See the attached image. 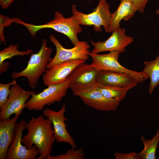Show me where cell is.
Masks as SVG:
<instances>
[{"label": "cell", "instance_id": "1", "mask_svg": "<svg viewBox=\"0 0 159 159\" xmlns=\"http://www.w3.org/2000/svg\"><path fill=\"white\" fill-rule=\"evenodd\" d=\"M52 122L40 115L36 117L33 116L26 123L25 130L27 134L22 138V143L28 149L34 145L39 152L38 159H45L50 155L53 143L56 140Z\"/></svg>", "mask_w": 159, "mask_h": 159}, {"label": "cell", "instance_id": "2", "mask_svg": "<svg viewBox=\"0 0 159 159\" xmlns=\"http://www.w3.org/2000/svg\"><path fill=\"white\" fill-rule=\"evenodd\" d=\"M15 22L24 25L27 29L32 37L36 35L40 30L44 28H52L67 37L74 45L79 41L77 37L78 34L81 32L82 28L77 19L73 15L67 18L58 11L54 13V17L52 20L46 24L35 25L22 21L17 18Z\"/></svg>", "mask_w": 159, "mask_h": 159}, {"label": "cell", "instance_id": "3", "mask_svg": "<svg viewBox=\"0 0 159 159\" xmlns=\"http://www.w3.org/2000/svg\"><path fill=\"white\" fill-rule=\"evenodd\" d=\"M47 39H42L40 49L36 53L31 54L26 67L19 72L12 73L13 79L26 77L30 87L33 89L36 87L39 78L45 72L49 63L53 59L51 57L53 50L51 47H47Z\"/></svg>", "mask_w": 159, "mask_h": 159}, {"label": "cell", "instance_id": "4", "mask_svg": "<svg viewBox=\"0 0 159 159\" xmlns=\"http://www.w3.org/2000/svg\"><path fill=\"white\" fill-rule=\"evenodd\" d=\"M69 84V80L67 78L60 83L49 85L41 92L32 95L26 102V108L30 110L40 111L46 105L60 102L67 94Z\"/></svg>", "mask_w": 159, "mask_h": 159}, {"label": "cell", "instance_id": "5", "mask_svg": "<svg viewBox=\"0 0 159 159\" xmlns=\"http://www.w3.org/2000/svg\"><path fill=\"white\" fill-rule=\"evenodd\" d=\"M110 9V5L106 0H100L97 7L89 14L78 11L74 4L72 7V15L77 19L80 25L94 26L93 29L96 32H101V26H102L106 32H108L112 14Z\"/></svg>", "mask_w": 159, "mask_h": 159}, {"label": "cell", "instance_id": "6", "mask_svg": "<svg viewBox=\"0 0 159 159\" xmlns=\"http://www.w3.org/2000/svg\"><path fill=\"white\" fill-rule=\"evenodd\" d=\"M119 53L117 51L110 52L107 54H99L90 52L92 58V66L97 70L124 73L129 74L135 79L139 82H143L149 77L143 71L138 72L123 67L119 62Z\"/></svg>", "mask_w": 159, "mask_h": 159}, {"label": "cell", "instance_id": "7", "mask_svg": "<svg viewBox=\"0 0 159 159\" xmlns=\"http://www.w3.org/2000/svg\"><path fill=\"white\" fill-rule=\"evenodd\" d=\"M49 40L54 45L56 51L47 69L65 61L76 59L86 61L89 59L90 46L86 41H79L73 48L68 49L64 48L52 34L49 36Z\"/></svg>", "mask_w": 159, "mask_h": 159}, {"label": "cell", "instance_id": "8", "mask_svg": "<svg viewBox=\"0 0 159 159\" xmlns=\"http://www.w3.org/2000/svg\"><path fill=\"white\" fill-rule=\"evenodd\" d=\"M99 71L91 64L82 63L77 67L67 77L69 87L75 95L78 92L93 87L97 83Z\"/></svg>", "mask_w": 159, "mask_h": 159}, {"label": "cell", "instance_id": "9", "mask_svg": "<svg viewBox=\"0 0 159 159\" xmlns=\"http://www.w3.org/2000/svg\"><path fill=\"white\" fill-rule=\"evenodd\" d=\"M32 91H26L16 83L10 87L8 99L0 112V120L9 119L13 114L20 116L30 96L36 94Z\"/></svg>", "mask_w": 159, "mask_h": 159}, {"label": "cell", "instance_id": "10", "mask_svg": "<svg viewBox=\"0 0 159 159\" xmlns=\"http://www.w3.org/2000/svg\"><path fill=\"white\" fill-rule=\"evenodd\" d=\"M66 107L65 104L64 103L58 111L45 108L43 109L42 112L43 115L47 118L49 119L52 122L56 142L68 143L72 147L76 149L77 148V145L66 127L67 126L65 122L68 120L64 115Z\"/></svg>", "mask_w": 159, "mask_h": 159}, {"label": "cell", "instance_id": "11", "mask_svg": "<svg viewBox=\"0 0 159 159\" xmlns=\"http://www.w3.org/2000/svg\"><path fill=\"white\" fill-rule=\"evenodd\" d=\"M124 28L119 27L112 32L110 37L103 42H95L91 41L94 49L90 52L92 54H97L103 52L117 51L119 54L125 51V47L133 42V39L127 36Z\"/></svg>", "mask_w": 159, "mask_h": 159}, {"label": "cell", "instance_id": "12", "mask_svg": "<svg viewBox=\"0 0 159 159\" xmlns=\"http://www.w3.org/2000/svg\"><path fill=\"white\" fill-rule=\"evenodd\" d=\"M26 123V122L23 120L16 123L14 138L9 148L6 159H37L36 157L40 153L35 145H34L30 148L28 149L22 145V133L25 130Z\"/></svg>", "mask_w": 159, "mask_h": 159}, {"label": "cell", "instance_id": "13", "mask_svg": "<svg viewBox=\"0 0 159 159\" xmlns=\"http://www.w3.org/2000/svg\"><path fill=\"white\" fill-rule=\"evenodd\" d=\"M84 103L91 107L98 110L114 111L120 104V101L104 96L93 87L84 90L76 95Z\"/></svg>", "mask_w": 159, "mask_h": 159}, {"label": "cell", "instance_id": "14", "mask_svg": "<svg viewBox=\"0 0 159 159\" xmlns=\"http://www.w3.org/2000/svg\"><path fill=\"white\" fill-rule=\"evenodd\" d=\"M85 60H73L65 61L47 69L43 74L42 79L47 86L60 83L66 80L74 69Z\"/></svg>", "mask_w": 159, "mask_h": 159}, {"label": "cell", "instance_id": "15", "mask_svg": "<svg viewBox=\"0 0 159 159\" xmlns=\"http://www.w3.org/2000/svg\"><path fill=\"white\" fill-rule=\"evenodd\" d=\"M138 82L130 74L124 73L100 71L97 83L129 90L135 87Z\"/></svg>", "mask_w": 159, "mask_h": 159}, {"label": "cell", "instance_id": "16", "mask_svg": "<svg viewBox=\"0 0 159 159\" xmlns=\"http://www.w3.org/2000/svg\"><path fill=\"white\" fill-rule=\"evenodd\" d=\"M20 116L0 120V159H6L7 153L15 136V128Z\"/></svg>", "mask_w": 159, "mask_h": 159}, {"label": "cell", "instance_id": "17", "mask_svg": "<svg viewBox=\"0 0 159 159\" xmlns=\"http://www.w3.org/2000/svg\"><path fill=\"white\" fill-rule=\"evenodd\" d=\"M137 11L132 0H121L117 9L111 14L108 32L112 33L120 27L122 20L127 21L132 17Z\"/></svg>", "mask_w": 159, "mask_h": 159}, {"label": "cell", "instance_id": "18", "mask_svg": "<svg viewBox=\"0 0 159 159\" xmlns=\"http://www.w3.org/2000/svg\"><path fill=\"white\" fill-rule=\"evenodd\" d=\"M144 64V67L143 71L150 79L148 90L149 93L151 94L154 89L159 85V53L155 60L145 61Z\"/></svg>", "mask_w": 159, "mask_h": 159}, {"label": "cell", "instance_id": "19", "mask_svg": "<svg viewBox=\"0 0 159 159\" xmlns=\"http://www.w3.org/2000/svg\"><path fill=\"white\" fill-rule=\"evenodd\" d=\"M141 140L144 144V148L138 153L140 159H155L156 152L159 142V130L156 134L150 140L142 136Z\"/></svg>", "mask_w": 159, "mask_h": 159}, {"label": "cell", "instance_id": "20", "mask_svg": "<svg viewBox=\"0 0 159 159\" xmlns=\"http://www.w3.org/2000/svg\"><path fill=\"white\" fill-rule=\"evenodd\" d=\"M93 87L106 97L116 99L120 101L123 100L129 90L119 87L104 85L97 83L95 84Z\"/></svg>", "mask_w": 159, "mask_h": 159}, {"label": "cell", "instance_id": "21", "mask_svg": "<svg viewBox=\"0 0 159 159\" xmlns=\"http://www.w3.org/2000/svg\"><path fill=\"white\" fill-rule=\"evenodd\" d=\"M19 45L10 44L8 47L0 52V64L8 59H11L13 57L17 56H28L33 52V50L27 49L25 51H19L18 49Z\"/></svg>", "mask_w": 159, "mask_h": 159}, {"label": "cell", "instance_id": "22", "mask_svg": "<svg viewBox=\"0 0 159 159\" xmlns=\"http://www.w3.org/2000/svg\"><path fill=\"white\" fill-rule=\"evenodd\" d=\"M85 155L82 148L76 150L72 148L68 150L64 154H59L57 155H49L46 159H83Z\"/></svg>", "mask_w": 159, "mask_h": 159}, {"label": "cell", "instance_id": "23", "mask_svg": "<svg viewBox=\"0 0 159 159\" xmlns=\"http://www.w3.org/2000/svg\"><path fill=\"white\" fill-rule=\"evenodd\" d=\"M16 83V79L6 84L0 83V108L1 109L6 102L10 92V87Z\"/></svg>", "mask_w": 159, "mask_h": 159}, {"label": "cell", "instance_id": "24", "mask_svg": "<svg viewBox=\"0 0 159 159\" xmlns=\"http://www.w3.org/2000/svg\"><path fill=\"white\" fill-rule=\"evenodd\" d=\"M114 155L116 159H140L138 153L135 152L125 153L116 152Z\"/></svg>", "mask_w": 159, "mask_h": 159}, {"label": "cell", "instance_id": "25", "mask_svg": "<svg viewBox=\"0 0 159 159\" xmlns=\"http://www.w3.org/2000/svg\"><path fill=\"white\" fill-rule=\"evenodd\" d=\"M137 11L140 13H144L146 4L149 0H132Z\"/></svg>", "mask_w": 159, "mask_h": 159}, {"label": "cell", "instance_id": "26", "mask_svg": "<svg viewBox=\"0 0 159 159\" xmlns=\"http://www.w3.org/2000/svg\"><path fill=\"white\" fill-rule=\"evenodd\" d=\"M0 18H1L4 21V26L0 28V41L3 42L4 44H6V42L4 35L3 28L5 26H8L10 25L11 23H12L11 19L6 17L2 15H0Z\"/></svg>", "mask_w": 159, "mask_h": 159}, {"label": "cell", "instance_id": "27", "mask_svg": "<svg viewBox=\"0 0 159 159\" xmlns=\"http://www.w3.org/2000/svg\"><path fill=\"white\" fill-rule=\"evenodd\" d=\"M9 65V62L7 61H4L0 64V73L1 74L8 70V67Z\"/></svg>", "mask_w": 159, "mask_h": 159}, {"label": "cell", "instance_id": "28", "mask_svg": "<svg viewBox=\"0 0 159 159\" xmlns=\"http://www.w3.org/2000/svg\"><path fill=\"white\" fill-rule=\"evenodd\" d=\"M15 0H6L4 3L1 5V7L4 9H6Z\"/></svg>", "mask_w": 159, "mask_h": 159}, {"label": "cell", "instance_id": "29", "mask_svg": "<svg viewBox=\"0 0 159 159\" xmlns=\"http://www.w3.org/2000/svg\"><path fill=\"white\" fill-rule=\"evenodd\" d=\"M5 0H0V4L1 6L4 3Z\"/></svg>", "mask_w": 159, "mask_h": 159}, {"label": "cell", "instance_id": "30", "mask_svg": "<svg viewBox=\"0 0 159 159\" xmlns=\"http://www.w3.org/2000/svg\"><path fill=\"white\" fill-rule=\"evenodd\" d=\"M156 13L157 14H159V9L156 10Z\"/></svg>", "mask_w": 159, "mask_h": 159}]
</instances>
